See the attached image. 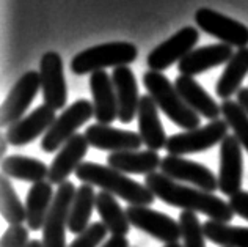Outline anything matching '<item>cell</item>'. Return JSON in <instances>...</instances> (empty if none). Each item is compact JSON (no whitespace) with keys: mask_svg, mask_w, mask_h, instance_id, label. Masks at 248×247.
<instances>
[{"mask_svg":"<svg viewBox=\"0 0 248 247\" xmlns=\"http://www.w3.org/2000/svg\"><path fill=\"white\" fill-rule=\"evenodd\" d=\"M165 247H184V246H181L179 243H173V244H165Z\"/></svg>","mask_w":248,"mask_h":247,"instance_id":"40","label":"cell"},{"mask_svg":"<svg viewBox=\"0 0 248 247\" xmlns=\"http://www.w3.org/2000/svg\"><path fill=\"white\" fill-rule=\"evenodd\" d=\"M30 243L29 229L24 225H10L3 231L0 247H27Z\"/></svg>","mask_w":248,"mask_h":247,"instance_id":"34","label":"cell"},{"mask_svg":"<svg viewBox=\"0 0 248 247\" xmlns=\"http://www.w3.org/2000/svg\"><path fill=\"white\" fill-rule=\"evenodd\" d=\"M204 235L209 241L221 247H248V227L207 220L204 222Z\"/></svg>","mask_w":248,"mask_h":247,"instance_id":"29","label":"cell"},{"mask_svg":"<svg viewBox=\"0 0 248 247\" xmlns=\"http://www.w3.org/2000/svg\"><path fill=\"white\" fill-rule=\"evenodd\" d=\"M54 198V186L49 181L36 183L29 189L27 198H25V213H27L25 222L29 224V229L31 231H40L44 229Z\"/></svg>","mask_w":248,"mask_h":247,"instance_id":"24","label":"cell"},{"mask_svg":"<svg viewBox=\"0 0 248 247\" xmlns=\"http://www.w3.org/2000/svg\"><path fill=\"white\" fill-rule=\"evenodd\" d=\"M143 85L148 90V95L157 104V107L176 126L186 129V131L200 128V115L187 106L176 90L174 83L170 82L167 76L159 71L149 69L148 73L143 74Z\"/></svg>","mask_w":248,"mask_h":247,"instance_id":"3","label":"cell"},{"mask_svg":"<svg viewBox=\"0 0 248 247\" xmlns=\"http://www.w3.org/2000/svg\"><path fill=\"white\" fill-rule=\"evenodd\" d=\"M96 211L99 214L102 224L113 236H127L130 230V222L126 210H123L116 198L108 192H99L96 197Z\"/></svg>","mask_w":248,"mask_h":247,"instance_id":"27","label":"cell"},{"mask_svg":"<svg viewBox=\"0 0 248 247\" xmlns=\"http://www.w3.org/2000/svg\"><path fill=\"white\" fill-rule=\"evenodd\" d=\"M88 147L90 144L85 134L73 135L60 148V151L57 153L52 164L49 165V183L52 186H62L63 183H66L69 175L76 173L77 168L80 167L85 154L88 151Z\"/></svg>","mask_w":248,"mask_h":247,"instance_id":"17","label":"cell"},{"mask_svg":"<svg viewBox=\"0 0 248 247\" xmlns=\"http://www.w3.org/2000/svg\"><path fill=\"white\" fill-rule=\"evenodd\" d=\"M96 197L94 187L90 184L82 183L76 189V196L73 198V205H71L69 211V231L74 235H80L83 230H87L91 225V214L96 208Z\"/></svg>","mask_w":248,"mask_h":247,"instance_id":"28","label":"cell"},{"mask_svg":"<svg viewBox=\"0 0 248 247\" xmlns=\"http://www.w3.org/2000/svg\"><path fill=\"white\" fill-rule=\"evenodd\" d=\"M244 180V156L242 145L236 135H226L220 144V167H218V189L221 194L231 197L242 191Z\"/></svg>","mask_w":248,"mask_h":247,"instance_id":"14","label":"cell"},{"mask_svg":"<svg viewBox=\"0 0 248 247\" xmlns=\"http://www.w3.org/2000/svg\"><path fill=\"white\" fill-rule=\"evenodd\" d=\"M160 172L178 183H188L201 191L214 194L218 189V177L211 168L181 156L167 154L165 158H162Z\"/></svg>","mask_w":248,"mask_h":247,"instance_id":"9","label":"cell"},{"mask_svg":"<svg viewBox=\"0 0 248 247\" xmlns=\"http://www.w3.org/2000/svg\"><path fill=\"white\" fill-rule=\"evenodd\" d=\"M76 177L85 184L93 187L99 186L104 192L123 198L130 206H149L157 200L146 184L137 183L127 175L108 165L96 164V162H82L80 167L77 168Z\"/></svg>","mask_w":248,"mask_h":247,"instance_id":"2","label":"cell"},{"mask_svg":"<svg viewBox=\"0 0 248 247\" xmlns=\"http://www.w3.org/2000/svg\"><path fill=\"white\" fill-rule=\"evenodd\" d=\"M27 247H44V246H43V241H40V239H30Z\"/></svg>","mask_w":248,"mask_h":247,"instance_id":"39","label":"cell"},{"mask_svg":"<svg viewBox=\"0 0 248 247\" xmlns=\"http://www.w3.org/2000/svg\"><path fill=\"white\" fill-rule=\"evenodd\" d=\"M91 116H94L93 104L88 99H77L57 116L54 125L43 135L41 149L44 153H54L60 149Z\"/></svg>","mask_w":248,"mask_h":247,"instance_id":"5","label":"cell"},{"mask_svg":"<svg viewBox=\"0 0 248 247\" xmlns=\"http://www.w3.org/2000/svg\"><path fill=\"white\" fill-rule=\"evenodd\" d=\"M2 175L36 184L49 177V165L36 158L13 154L2 159Z\"/></svg>","mask_w":248,"mask_h":247,"instance_id":"25","label":"cell"},{"mask_svg":"<svg viewBox=\"0 0 248 247\" xmlns=\"http://www.w3.org/2000/svg\"><path fill=\"white\" fill-rule=\"evenodd\" d=\"M41 88L40 71H27L19 77V81L13 85L10 93L0 109V125L2 128H10L16 121L24 118L25 110L33 102L36 93Z\"/></svg>","mask_w":248,"mask_h":247,"instance_id":"10","label":"cell"},{"mask_svg":"<svg viewBox=\"0 0 248 247\" xmlns=\"http://www.w3.org/2000/svg\"><path fill=\"white\" fill-rule=\"evenodd\" d=\"M112 81L115 85L116 99H118V120L121 123H130L139 112L141 98L139 95L134 71L129 66L113 68Z\"/></svg>","mask_w":248,"mask_h":247,"instance_id":"21","label":"cell"},{"mask_svg":"<svg viewBox=\"0 0 248 247\" xmlns=\"http://www.w3.org/2000/svg\"><path fill=\"white\" fill-rule=\"evenodd\" d=\"M139 50L135 44L127 41H112L97 44L76 54L71 60V71L77 76L93 74L96 71H106V68L129 66L135 62Z\"/></svg>","mask_w":248,"mask_h":247,"instance_id":"4","label":"cell"},{"mask_svg":"<svg viewBox=\"0 0 248 247\" xmlns=\"http://www.w3.org/2000/svg\"><path fill=\"white\" fill-rule=\"evenodd\" d=\"M237 102H239V106L248 114V87H242L237 92Z\"/></svg>","mask_w":248,"mask_h":247,"instance_id":"37","label":"cell"},{"mask_svg":"<svg viewBox=\"0 0 248 247\" xmlns=\"http://www.w3.org/2000/svg\"><path fill=\"white\" fill-rule=\"evenodd\" d=\"M195 22L207 35L217 38L228 46L239 49L248 48V27L236 19L203 6L195 13Z\"/></svg>","mask_w":248,"mask_h":247,"instance_id":"8","label":"cell"},{"mask_svg":"<svg viewBox=\"0 0 248 247\" xmlns=\"http://www.w3.org/2000/svg\"><path fill=\"white\" fill-rule=\"evenodd\" d=\"M107 227L102 222H91L68 247H97L107 236Z\"/></svg>","mask_w":248,"mask_h":247,"instance_id":"33","label":"cell"},{"mask_svg":"<svg viewBox=\"0 0 248 247\" xmlns=\"http://www.w3.org/2000/svg\"><path fill=\"white\" fill-rule=\"evenodd\" d=\"M8 142H6L5 139V135H2V139H0V154H2V159H3V156L6 154V149H8Z\"/></svg>","mask_w":248,"mask_h":247,"instance_id":"38","label":"cell"},{"mask_svg":"<svg viewBox=\"0 0 248 247\" xmlns=\"http://www.w3.org/2000/svg\"><path fill=\"white\" fill-rule=\"evenodd\" d=\"M200 40V33L195 27H182L170 36L167 41L155 46L146 58V63L151 71H164L168 69L176 62H181L187 54L195 49Z\"/></svg>","mask_w":248,"mask_h":247,"instance_id":"12","label":"cell"},{"mask_svg":"<svg viewBox=\"0 0 248 247\" xmlns=\"http://www.w3.org/2000/svg\"><path fill=\"white\" fill-rule=\"evenodd\" d=\"M234 214H237L248 222V191H239L228 200Z\"/></svg>","mask_w":248,"mask_h":247,"instance_id":"35","label":"cell"},{"mask_svg":"<svg viewBox=\"0 0 248 247\" xmlns=\"http://www.w3.org/2000/svg\"><path fill=\"white\" fill-rule=\"evenodd\" d=\"M232 46H228L225 43L197 48L178 63V71L182 76L193 77L215 66H220L223 63H228L232 58Z\"/></svg>","mask_w":248,"mask_h":247,"instance_id":"19","label":"cell"},{"mask_svg":"<svg viewBox=\"0 0 248 247\" xmlns=\"http://www.w3.org/2000/svg\"><path fill=\"white\" fill-rule=\"evenodd\" d=\"M0 210L3 219L10 225H22L27 220L25 205L19 198L8 177L2 175L0 178Z\"/></svg>","mask_w":248,"mask_h":247,"instance_id":"30","label":"cell"},{"mask_svg":"<svg viewBox=\"0 0 248 247\" xmlns=\"http://www.w3.org/2000/svg\"><path fill=\"white\" fill-rule=\"evenodd\" d=\"M145 184L149 187L155 198L160 201L179 208L182 211L201 213L209 220H217L221 224H230L234 217V211L228 201L217 197L215 194L197 189L193 186H184L164 173H149L145 177Z\"/></svg>","mask_w":248,"mask_h":247,"instance_id":"1","label":"cell"},{"mask_svg":"<svg viewBox=\"0 0 248 247\" xmlns=\"http://www.w3.org/2000/svg\"><path fill=\"white\" fill-rule=\"evenodd\" d=\"M223 120L232 129L234 135L237 137L239 144L248 151V114L239 106L237 101L228 99L220 104Z\"/></svg>","mask_w":248,"mask_h":247,"instance_id":"31","label":"cell"},{"mask_svg":"<svg viewBox=\"0 0 248 247\" xmlns=\"http://www.w3.org/2000/svg\"><path fill=\"white\" fill-rule=\"evenodd\" d=\"M55 120V110L43 104V106L31 110L27 116L16 121L15 125L6 128L5 139L11 147L29 145L40 135H44L47 132Z\"/></svg>","mask_w":248,"mask_h":247,"instance_id":"15","label":"cell"},{"mask_svg":"<svg viewBox=\"0 0 248 247\" xmlns=\"http://www.w3.org/2000/svg\"><path fill=\"white\" fill-rule=\"evenodd\" d=\"M228 129H230V126L225 120H214L207 123L206 126L170 135L165 149L171 156L207 151V149L214 148L217 144H221L225 140L228 135Z\"/></svg>","mask_w":248,"mask_h":247,"instance_id":"6","label":"cell"},{"mask_svg":"<svg viewBox=\"0 0 248 247\" xmlns=\"http://www.w3.org/2000/svg\"><path fill=\"white\" fill-rule=\"evenodd\" d=\"M174 87L187 106L200 116H204L211 121L218 120V116L221 115V106L217 104V101L193 77L179 74L174 81Z\"/></svg>","mask_w":248,"mask_h":247,"instance_id":"22","label":"cell"},{"mask_svg":"<svg viewBox=\"0 0 248 247\" xmlns=\"http://www.w3.org/2000/svg\"><path fill=\"white\" fill-rule=\"evenodd\" d=\"M108 167L115 168L121 173H130V175H145L154 173L160 167L162 158L157 151L153 149H137V151H121V153H110L108 158Z\"/></svg>","mask_w":248,"mask_h":247,"instance_id":"23","label":"cell"},{"mask_svg":"<svg viewBox=\"0 0 248 247\" xmlns=\"http://www.w3.org/2000/svg\"><path fill=\"white\" fill-rule=\"evenodd\" d=\"M90 90L93 96L94 118L101 125H110L118 118V99H116L112 76L106 71H96L90 76Z\"/></svg>","mask_w":248,"mask_h":247,"instance_id":"18","label":"cell"},{"mask_svg":"<svg viewBox=\"0 0 248 247\" xmlns=\"http://www.w3.org/2000/svg\"><path fill=\"white\" fill-rule=\"evenodd\" d=\"M181 236L184 239V247H206L204 225L200 222L197 213L181 211L179 214Z\"/></svg>","mask_w":248,"mask_h":247,"instance_id":"32","label":"cell"},{"mask_svg":"<svg viewBox=\"0 0 248 247\" xmlns=\"http://www.w3.org/2000/svg\"><path fill=\"white\" fill-rule=\"evenodd\" d=\"M137 116H139V134L143 140V145L153 151L165 148L168 137L162 126L157 104L149 95H143L140 98Z\"/></svg>","mask_w":248,"mask_h":247,"instance_id":"20","label":"cell"},{"mask_svg":"<svg viewBox=\"0 0 248 247\" xmlns=\"http://www.w3.org/2000/svg\"><path fill=\"white\" fill-rule=\"evenodd\" d=\"M248 74V48H242L226 63L225 71L215 83V93L218 98L228 101L232 95H237L242 81Z\"/></svg>","mask_w":248,"mask_h":247,"instance_id":"26","label":"cell"},{"mask_svg":"<svg viewBox=\"0 0 248 247\" xmlns=\"http://www.w3.org/2000/svg\"><path fill=\"white\" fill-rule=\"evenodd\" d=\"M126 214L130 225L137 230L145 231L146 235L165 244L179 243V238H182L179 222L160 211L151 210L148 206H129Z\"/></svg>","mask_w":248,"mask_h":247,"instance_id":"11","label":"cell"},{"mask_svg":"<svg viewBox=\"0 0 248 247\" xmlns=\"http://www.w3.org/2000/svg\"><path fill=\"white\" fill-rule=\"evenodd\" d=\"M85 137L91 148L101 149V151H137L143 145L140 134L124 131L110 125H101V123H94L85 129Z\"/></svg>","mask_w":248,"mask_h":247,"instance_id":"16","label":"cell"},{"mask_svg":"<svg viewBox=\"0 0 248 247\" xmlns=\"http://www.w3.org/2000/svg\"><path fill=\"white\" fill-rule=\"evenodd\" d=\"M41 92L46 106L60 110L66 106L68 85L63 73V60L58 52H46L40 60Z\"/></svg>","mask_w":248,"mask_h":247,"instance_id":"13","label":"cell"},{"mask_svg":"<svg viewBox=\"0 0 248 247\" xmlns=\"http://www.w3.org/2000/svg\"><path fill=\"white\" fill-rule=\"evenodd\" d=\"M76 189L71 181L57 187L54 203L43 229L44 247H66V227H69V211Z\"/></svg>","mask_w":248,"mask_h":247,"instance_id":"7","label":"cell"},{"mask_svg":"<svg viewBox=\"0 0 248 247\" xmlns=\"http://www.w3.org/2000/svg\"><path fill=\"white\" fill-rule=\"evenodd\" d=\"M101 247H130L126 236H110Z\"/></svg>","mask_w":248,"mask_h":247,"instance_id":"36","label":"cell"}]
</instances>
